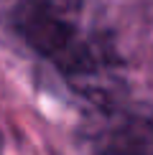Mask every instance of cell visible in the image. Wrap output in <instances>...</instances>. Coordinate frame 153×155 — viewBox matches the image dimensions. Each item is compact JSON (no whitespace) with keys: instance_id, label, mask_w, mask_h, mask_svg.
Instances as JSON below:
<instances>
[{"instance_id":"obj_4","label":"cell","mask_w":153,"mask_h":155,"mask_svg":"<svg viewBox=\"0 0 153 155\" xmlns=\"http://www.w3.org/2000/svg\"><path fill=\"white\" fill-rule=\"evenodd\" d=\"M0 150H3V137H0Z\"/></svg>"},{"instance_id":"obj_2","label":"cell","mask_w":153,"mask_h":155,"mask_svg":"<svg viewBox=\"0 0 153 155\" xmlns=\"http://www.w3.org/2000/svg\"><path fill=\"white\" fill-rule=\"evenodd\" d=\"M54 64L64 81L94 109L123 102V64L102 38L82 36Z\"/></svg>"},{"instance_id":"obj_1","label":"cell","mask_w":153,"mask_h":155,"mask_svg":"<svg viewBox=\"0 0 153 155\" xmlns=\"http://www.w3.org/2000/svg\"><path fill=\"white\" fill-rule=\"evenodd\" d=\"M82 0H0V36L43 59H61L82 38Z\"/></svg>"},{"instance_id":"obj_3","label":"cell","mask_w":153,"mask_h":155,"mask_svg":"<svg viewBox=\"0 0 153 155\" xmlns=\"http://www.w3.org/2000/svg\"><path fill=\"white\" fill-rule=\"evenodd\" d=\"M87 155H153V112L123 102L94 109Z\"/></svg>"}]
</instances>
